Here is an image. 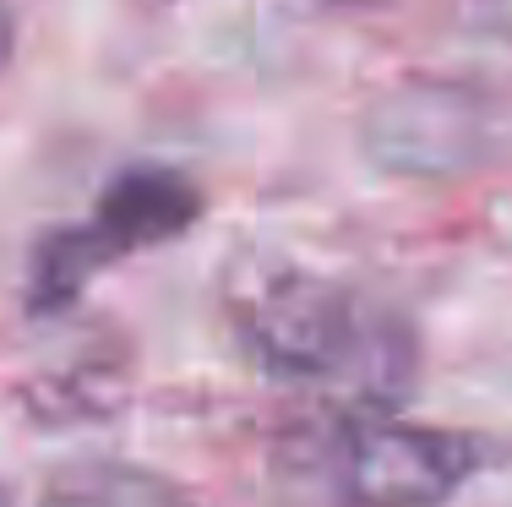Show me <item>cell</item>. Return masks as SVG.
Returning a JSON list of instances; mask_svg holds the SVG:
<instances>
[{"label":"cell","instance_id":"1","mask_svg":"<svg viewBox=\"0 0 512 507\" xmlns=\"http://www.w3.org/2000/svg\"><path fill=\"white\" fill-rule=\"evenodd\" d=\"M224 317L240 355L273 382L333 398H393L409 388V328L344 279L246 262L224 289Z\"/></svg>","mask_w":512,"mask_h":507},{"label":"cell","instance_id":"2","mask_svg":"<svg viewBox=\"0 0 512 507\" xmlns=\"http://www.w3.org/2000/svg\"><path fill=\"white\" fill-rule=\"evenodd\" d=\"M360 153L387 180H474L512 169V82L491 71H409L360 110Z\"/></svg>","mask_w":512,"mask_h":507},{"label":"cell","instance_id":"3","mask_svg":"<svg viewBox=\"0 0 512 507\" xmlns=\"http://www.w3.org/2000/svg\"><path fill=\"white\" fill-rule=\"evenodd\" d=\"M197 213H202V191L175 169H126V175H115L109 191L93 202L88 224H71L39 246V257H33V306L44 311L66 306L109 262L186 235L197 224Z\"/></svg>","mask_w":512,"mask_h":507},{"label":"cell","instance_id":"4","mask_svg":"<svg viewBox=\"0 0 512 507\" xmlns=\"http://www.w3.org/2000/svg\"><path fill=\"white\" fill-rule=\"evenodd\" d=\"M480 475V442L453 426L420 420H365L338 458L344 507H447Z\"/></svg>","mask_w":512,"mask_h":507},{"label":"cell","instance_id":"5","mask_svg":"<svg viewBox=\"0 0 512 507\" xmlns=\"http://www.w3.org/2000/svg\"><path fill=\"white\" fill-rule=\"evenodd\" d=\"M39 507H197L169 475L142 464H82L50 480Z\"/></svg>","mask_w":512,"mask_h":507},{"label":"cell","instance_id":"6","mask_svg":"<svg viewBox=\"0 0 512 507\" xmlns=\"http://www.w3.org/2000/svg\"><path fill=\"white\" fill-rule=\"evenodd\" d=\"M458 22L474 39H491L512 50V0H458Z\"/></svg>","mask_w":512,"mask_h":507},{"label":"cell","instance_id":"7","mask_svg":"<svg viewBox=\"0 0 512 507\" xmlns=\"http://www.w3.org/2000/svg\"><path fill=\"white\" fill-rule=\"evenodd\" d=\"M11 50H17V17H11V6L0 0V71H6Z\"/></svg>","mask_w":512,"mask_h":507},{"label":"cell","instance_id":"8","mask_svg":"<svg viewBox=\"0 0 512 507\" xmlns=\"http://www.w3.org/2000/svg\"><path fill=\"white\" fill-rule=\"evenodd\" d=\"M316 6H333V11H365V6H382V0H316Z\"/></svg>","mask_w":512,"mask_h":507},{"label":"cell","instance_id":"9","mask_svg":"<svg viewBox=\"0 0 512 507\" xmlns=\"http://www.w3.org/2000/svg\"><path fill=\"white\" fill-rule=\"evenodd\" d=\"M142 6H175V0H142Z\"/></svg>","mask_w":512,"mask_h":507},{"label":"cell","instance_id":"10","mask_svg":"<svg viewBox=\"0 0 512 507\" xmlns=\"http://www.w3.org/2000/svg\"><path fill=\"white\" fill-rule=\"evenodd\" d=\"M0 507H6V491H0Z\"/></svg>","mask_w":512,"mask_h":507}]
</instances>
